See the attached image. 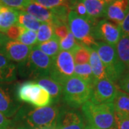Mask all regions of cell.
<instances>
[{
    "label": "cell",
    "instance_id": "obj_38",
    "mask_svg": "<svg viewBox=\"0 0 129 129\" xmlns=\"http://www.w3.org/2000/svg\"><path fill=\"white\" fill-rule=\"evenodd\" d=\"M12 123L11 120L8 119L3 113L0 112V129L9 128Z\"/></svg>",
    "mask_w": 129,
    "mask_h": 129
},
{
    "label": "cell",
    "instance_id": "obj_1",
    "mask_svg": "<svg viewBox=\"0 0 129 129\" xmlns=\"http://www.w3.org/2000/svg\"><path fill=\"white\" fill-rule=\"evenodd\" d=\"M60 113L57 106L31 108L22 106L15 119L22 121L29 129H55Z\"/></svg>",
    "mask_w": 129,
    "mask_h": 129
},
{
    "label": "cell",
    "instance_id": "obj_27",
    "mask_svg": "<svg viewBox=\"0 0 129 129\" xmlns=\"http://www.w3.org/2000/svg\"><path fill=\"white\" fill-rule=\"evenodd\" d=\"M37 44L48 41L55 37L54 27L50 22H42L37 31Z\"/></svg>",
    "mask_w": 129,
    "mask_h": 129
},
{
    "label": "cell",
    "instance_id": "obj_12",
    "mask_svg": "<svg viewBox=\"0 0 129 129\" xmlns=\"http://www.w3.org/2000/svg\"><path fill=\"white\" fill-rule=\"evenodd\" d=\"M32 49V47L25 45L20 42L9 40L2 52L12 62L17 63V68H19L27 62Z\"/></svg>",
    "mask_w": 129,
    "mask_h": 129
},
{
    "label": "cell",
    "instance_id": "obj_7",
    "mask_svg": "<svg viewBox=\"0 0 129 129\" xmlns=\"http://www.w3.org/2000/svg\"><path fill=\"white\" fill-rule=\"evenodd\" d=\"M95 24L80 17L73 10H70L68 14L70 31L77 41L88 47L95 45L97 42L93 35Z\"/></svg>",
    "mask_w": 129,
    "mask_h": 129
},
{
    "label": "cell",
    "instance_id": "obj_11",
    "mask_svg": "<svg viewBox=\"0 0 129 129\" xmlns=\"http://www.w3.org/2000/svg\"><path fill=\"white\" fill-rule=\"evenodd\" d=\"M22 106L17 99L13 86L0 83V112L7 118H12L17 114Z\"/></svg>",
    "mask_w": 129,
    "mask_h": 129
},
{
    "label": "cell",
    "instance_id": "obj_31",
    "mask_svg": "<svg viewBox=\"0 0 129 129\" xmlns=\"http://www.w3.org/2000/svg\"><path fill=\"white\" fill-rule=\"evenodd\" d=\"M32 2L48 9H54L59 7H70L72 0H32Z\"/></svg>",
    "mask_w": 129,
    "mask_h": 129
},
{
    "label": "cell",
    "instance_id": "obj_34",
    "mask_svg": "<svg viewBox=\"0 0 129 129\" xmlns=\"http://www.w3.org/2000/svg\"><path fill=\"white\" fill-rule=\"evenodd\" d=\"M118 89L129 94V73L128 72L127 73H125L120 79L118 81Z\"/></svg>",
    "mask_w": 129,
    "mask_h": 129
},
{
    "label": "cell",
    "instance_id": "obj_41",
    "mask_svg": "<svg viewBox=\"0 0 129 129\" xmlns=\"http://www.w3.org/2000/svg\"><path fill=\"white\" fill-rule=\"evenodd\" d=\"M127 68H128V73H129V63L128 64V66H127Z\"/></svg>",
    "mask_w": 129,
    "mask_h": 129
},
{
    "label": "cell",
    "instance_id": "obj_9",
    "mask_svg": "<svg viewBox=\"0 0 129 129\" xmlns=\"http://www.w3.org/2000/svg\"><path fill=\"white\" fill-rule=\"evenodd\" d=\"M118 88L108 79L95 80L91 87L90 101L98 104L113 103Z\"/></svg>",
    "mask_w": 129,
    "mask_h": 129
},
{
    "label": "cell",
    "instance_id": "obj_23",
    "mask_svg": "<svg viewBox=\"0 0 129 129\" xmlns=\"http://www.w3.org/2000/svg\"><path fill=\"white\" fill-rule=\"evenodd\" d=\"M17 24L25 29L32 30L35 32L38 31L40 26L41 24L40 22L34 18L30 14L21 10H19Z\"/></svg>",
    "mask_w": 129,
    "mask_h": 129
},
{
    "label": "cell",
    "instance_id": "obj_40",
    "mask_svg": "<svg viewBox=\"0 0 129 129\" xmlns=\"http://www.w3.org/2000/svg\"><path fill=\"white\" fill-rule=\"evenodd\" d=\"M85 129H98V128H95L92 127V125H90L88 124L87 125H85Z\"/></svg>",
    "mask_w": 129,
    "mask_h": 129
},
{
    "label": "cell",
    "instance_id": "obj_10",
    "mask_svg": "<svg viewBox=\"0 0 129 129\" xmlns=\"http://www.w3.org/2000/svg\"><path fill=\"white\" fill-rule=\"evenodd\" d=\"M93 35L96 40L115 47L122 37L120 26L106 19L97 22L93 29Z\"/></svg>",
    "mask_w": 129,
    "mask_h": 129
},
{
    "label": "cell",
    "instance_id": "obj_16",
    "mask_svg": "<svg viewBox=\"0 0 129 129\" xmlns=\"http://www.w3.org/2000/svg\"><path fill=\"white\" fill-rule=\"evenodd\" d=\"M35 82H36L40 86L45 89L48 92L52 98V103L60 101L61 97H62V84L57 82L54 79L52 78L50 75H45L38 78L35 80Z\"/></svg>",
    "mask_w": 129,
    "mask_h": 129
},
{
    "label": "cell",
    "instance_id": "obj_25",
    "mask_svg": "<svg viewBox=\"0 0 129 129\" xmlns=\"http://www.w3.org/2000/svg\"><path fill=\"white\" fill-rule=\"evenodd\" d=\"M115 49L119 59L127 68L129 63V35L122 36L115 45Z\"/></svg>",
    "mask_w": 129,
    "mask_h": 129
},
{
    "label": "cell",
    "instance_id": "obj_2",
    "mask_svg": "<svg viewBox=\"0 0 129 129\" xmlns=\"http://www.w3.org/2000/svg\"><path fill=\"white\" fill-rule=\"evenodd\" d=\"M82 112L89 125L98 129H116L113 103L98 104L90 100L82 106Z\"/></svg>",
    "mask_w": 129,
    "mask_h": 129
},
{
    "label": "cell",
    "instance_id": "obj_8",
    "mask_svg": "<svg viewBox=\"0 0 129 129\" xmlns=\"http://www.w3.org/2000/svg\"><path fill=\"white\" fill-rule=\"evenodd\" d=\"M75 62L71 52L62 51L52 60L50 76L57 82L64 83L75 75Z\"/></svg>",
    "mask_w": 129,
    "mask_h": 129
},
{
    "label": "cell",
    "instance_id": "obj_5",
    "mask_svg": "<svg viewBox=\"0 0 129 129\" xmlns=\"http://www.w3.org/2000/svg\"><path fill=\"white\" fill-rule=\"evenodd\" d=\"M52 64V60L35 45L32 47L25 64L18 70L22 75L35 80L42 76L50 75Z\"/></svg>",
    "mask_w": 129,
    "mask_h": 129
},
{
    "label": "cell",
    "instance_id": "obj_17",
    "mask_svg": "<svg viewBox=\"0 0 129 129\" xmlns=\"http://www.w3.org/2000/svg\"><path fill=\"white\" fill-rule=\"evenodd\" d=\"M86 7L88 14L92 20L98 22L104 17L106 9L113 0H82Z\"/></svg>",
    "mask_w": 129,
    "mask_h": 129
},
{
    "label": "cell",
    "instance_id": "obj_4",
    "mask_svg": "<svg viewBox=\"0 0 129 129\" xmlns=\"http://www.w3.org/2000/svg\"><path fill=\"white\" fill-rule=\"evenodd\" d=\"M15 95L19 101L32 105L35 108L50 106L52 100L45 89L35 81L19 83L15 88Z\"/></svg>",
    "mask_w": 129,
    "mask_h": 129
},
{
    "label": "cell",
    "instance_id": "obj_21",
    "mask_svg": "<svg viewBox=\"0 0 129 129\" xmlns=\"http://www.w3.org/2000/svg\"><path fill=\"white\" fill-rule=\"evenodd\" d=\"M88 50L90 52L89 62L95 80L108 79L106 69L97 52L92 47H88Z\"/></svg>",
    "mask_w": 129,
    "mask_h": 129
},
{
    "label": "cell",
    "instance_id": "obj_28",
    "mask_svg": "<svg viewBox=\"0 0 129 129\" xmlns=\"http://www.w3.org/2000/svg\"><path fill=\"white\" fill-rule=\"evenodd\" d=\"M70 8L71 10L74 11L80 17L85 19L90 22H92L93 23H97L96 21L92 20V19L90 18V17L89 16L86 7L82 0H72Z\"/></svg>",
    "mask_w": 129,
    "mask_h": 129
},
{
    "label": "cell",
    "instance_id": "obj_13",
    "mask_svg": "<svg viewBox=\"0 0 129 129\" xmlns=\"http://www.w3.org/2000/svg\"><path fill=\"white\" fill-rule=\"evenodd\" d=\"M82 116L72 110H60L55 129H85Z\"/></svg>",
    "mask_w": 129,
    "mask_h": 129
},
{
    "label": "cell",
    "instance_id": "obj_6",
    "mask_svg": "<svg viewBox=\"0 0 129 129\" xmlns=\"http://www.w3.org/2000/svg\"><path fill=\"white\" fill-rule=\"evenodd\" d=\"M91 87L83 80L74 75L63 85L62 98L68 106L79 108L90 98Z\"/></svg>",
    "mask_w": 129,
    "mask_h": 129
},
{
    "label": "cell",
    "instance_id": "obj_15",
    "mask_svg": "<svg viewBox=\"0 0 129 129\" xmlns=\"http://www.w3.org/2000/svg\"><path fill=\"white\" fill-rule=\"evenodd\" d=\"M17 66L0 51V83L10 84L17 79Z\"/></svg>",
    "mask_w": 129,
    "mask_h": 129
},
{
    "label": "cell",
    "instance_id": "obj_19",
    "mask_svg": "<svg viewBox=\"0 0 129 129\" xmlns=\"http://www.w3.org/2000/svg\"><path fill=\"white\" fill-rule=\"evenodd\" d=\"M32 16L40 22H51L52 18V11L35 2H31L22 10Z\"/></svg>",
    "mask_w": 129,
    "mask_h": 129
},
{
    "label": "cell",
    "instance_id": "obj_42",
    "mask_svg": "<svg viewBox=\"0 0 129 129\" xmlns=\"http://www.w3.org/2000/svg\"><path fill=\"white\" fill-rule=\"evenodd\" d=\"M2 4L0 3V8H1V7H2Z\"/></svg>",
    "mask_w": 129,
    "mask_h": 129
},
{
    "label": "cell",
    "instance_id": "obj_18",
    "mask_svg": "<svg viewBox=\"0 0 129 129\" xmlns=\"http://www.w3.org/2000/svg\"><path fill=\"white\" fill-rule=\"evenodd\" d=\"M19 10L2 5L0 8V32L5 33L12 25L17 24Z\"/></svg>",
    "mask_w": 129,
    "mask_h": 129
},
{
    "label": "cell",
    "instance_id": "obj_36",
    "mask_svg": "<svg viewBox=\"0 0 129 129\" xmlns=\"http://www.w3.org/2000/svg\"><path fill=\"white\" fill-rule=\"evenodd\" d=\"M115 120L116 129H129V118L115 116Z\"/></svg>",
    "mask_w": 129,
    "mask_h": 129
},
{
    "label": "cell",
    "instance_id": "obj_22",
    "mask_svg": "<svg viewBox=\"0 0 129 129\" xmlns=\"http://www.w3.org/2000/svg\"><path fill=\"white\" fill-rule=\"evenodd\" d=\"M59 40H60L55 36L48 41L37 44V46L42 52L49 56L52 60H54L60 52Z\"/></svg>",
    "mask_w": 129,
    "mask_h": 129
},
{
    "label": "cell",
    "instance_id": "obj_20",
    "mask_svg": "<svg viewBox=\"0 0 129 129\" xmlns=\"http://www.w3.org/2000/svg\"><path fill=\"white\" fill-rule=\"evenodd\" d=\"M115 115L122 118H129V94L118 89L113 101Z\"/></svg>",
    "mask_w": 129,
    "mask_h": 129
},
{
    "label": "cell",
    "instance_id": "obj_33",
    "mask_svg": "<svg viewBox=\"0 0 129 129\" xmlns=\"http://www.w3.org/2000/svg\"><path fill=\"white\" fill-rule=\"evenodd\" d=\"M23 29V27L20 26L18 24H16L12 25V27H10L7 29V31L5 32V35L10 40L17 41Z\"/></svg>",
    "mask_w": 129,
    "mask_h": 129
},
{
    "label": "cell",
    "instance_id": "obj_32",
    "mask_svg": "<svg viewBox=\"0 0 129 129\" xmlns=\"http://www.w3.org/2000/svg\"><path fill=\"white\" fill-rule=\"evenodd\" d=\"M31 2L32 0H0L2 5L19 10L24 9Z\"/></svg>",
    "mask_w": 129,
    "mask_h": 129
},
{
    "label": "cell",
    "instance_id": "obj_14",
    "mask_svg": "<svg viewBox=\"0 0 129 129\" xmlns=\"http://www.w3.org/2000/svg\"><path fill=\"white\" fill-rule=\"evenodd\" d=\"M129 12V0H113L106 9L104 18L120 26Z\"/></svg>",
    "mask_w": 129,
    "mask_h": 129
},
{
    "label": "cell",
    "instance_id": "obj_26",
    "mask_svg": "<svg viewBox=\"0 0 129 129\" xmlns=\"http://www.w3.org/2000/svg\"><path fill=\"white\" fill-rule=\"evenodd\" d=\"M72 54L73 55L74 62L75 64L88 63L90 60V52L88 50V47L79 43L78 45L72 52Z\"/></svg>",
    "mask_w": 129,
    "mask_h": 129
},
{
    "label": "cell",
    "instance_id": "obj_29",
    "mask_svg": "<svg viewBox=\"0 0 129 129\" xmlns=\"http://www.w3.org/2000/svg\"><path fill=\"white\" fill-rule=\"evenodd\" d=\"M17 41L20 42L21 43L27 46H35L37 45V32L24 28L23 31L19 37Z\"/></svg>",
    "mask_w": 129,
    "mask_h": 129
},
{
    "label": "cell",
    "instance_id": "obj_35",
    "mask_svg": "<svg viewBox=\"0 0 129 129\" xmlns=\"http://www.w3.org/2000/svg\"><path fill=\"white\" fill-rule=\"evenodd\" d=\"M70 32L69 29V26L68 25H59V26H56L54 27V34L55 36L57 37L59 40L63 39L66 37L68 33Z\"/></svg>",
    "mask_w": 129,
    "mask_h": 129
},
{
    "label": "cell",
    "instance_id": "obj_30",
    "mask_svg": "<svg viewBox=\"0 0 129 129\" xmlns=\"http://www.w3.org/2000/svg\"><path fill=\"white\" fill-rule=\"evenodd\" d=\"M60 42V50L73 52L75 48L79 45L78 42L75 38L73 35L70 32L66 37L59 40Z\"/></svg>",
    "mask_w": 129,
    "mask_h": 129
},
{
    "label": "cell",
    "instance_id": "obj_24",
    "mask_svg": "<svg viewBox=\"0 0 129 129\" xmlns=\"http://www.w3.org/2000/svg\"><path fill=\"white\" fill-rule=\"evenodd\" d=\"M75 75L78 77L83 81L92 87L95 81L90 65L88 63L83 64H75Z\"/></svg>",
    "mask_w": 129,
    "mask_h": 129
},
{
    "label": "cell",
    "instance_id": "obj_3",
    "mask_svg": "<svg viewBox=\"0 0 129 129\" xmlns=\"http://www.w3.org/2000/svg\"><path fill=\"white\" fill-rule=\"evenodd\" d=\"M91 47L100 57L106 69L108 79L115 83L118 82L125 74L126 66L119 59L115 47L98 41Z\"/></svg>",
    "mask_w": 129,
    "mask_h": 129
},
{
    "label": "cell",
    "instance_id": "obj_43",
    "mask_svg": "<svg viewBox=\"0 0 129 129\" xmlns=\"http://www.w3.org/2000/svg\"><path fill=\"white\" fill-rule=\"evenodd\" d=\"M7 129H13V128H10V127H9V128H7Z\"/></svg>",
    "mask_w": 129,
    "mask_h": 129
},
{
    "label": "cell",
    "instance_id": "obj_37",
    "mask_svg": "<svg viewBox=\"0 0 129 129\" xmlns=\"http://www.w3.org/2000/svg\"><path fill=\"white\" fill-rule=\"evenodd\" d=\"M122 36L129 35V12L120 25Z\"/></svg>",
    "mask_w": 129,
    "mask_h": 129
},
{
    "label": "cell",
    "instance_id": "obj_39",
    "mask_svg": "<svg viewBox=\"0 0 129 129\" xmlns=\"http://www.w3.org/2000/svg\"><path fill=\"white\" fill-rule=\"evenodd\" d=\"M9 40V38L6 36L5 33L0 32V51L2 52L3 48L5 46L6 43Z\"/></svg>",
    "mask_w": 129,
    "mask_h": 129
}]
</instances>
